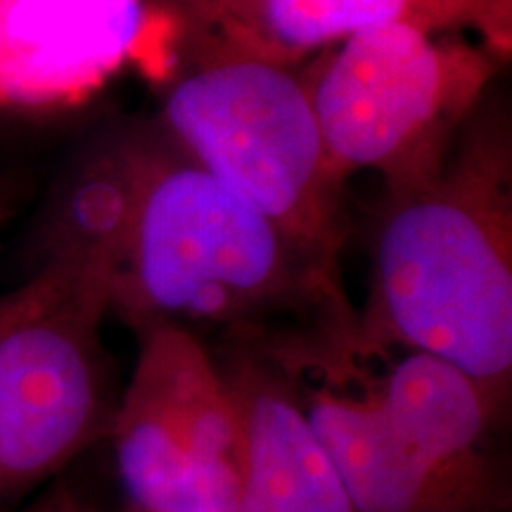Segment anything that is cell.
Segmentation results:
<instances>
[{"label":"cell","mask_w":512,"mask_h":512,"mask_svg":"<svg viewBox=\"0 0 512 512\" xmlns=\"http://www.w3.org/2000/svg\"><path fill=\"white\" fill-rule=\"evenodd\" d=\"M41 266L100 273L136 335L174 325L285 361L356 358V309L323 266L207 174L157 121L81 147L38 223Z\"/></svg>","instance_id":"cell-1"},{"label":"cell","mask_w":512,"mask_h":512,"mask_svg":"<svg viewBox=\"0 0 512 512\" xmlns=\"http://www.w3.org/2000/svg\"><path fill=\"white\" fill-rule=\"evenodd\" d=\"M430 354L498 408L512 377V138L486 95L437 174L384 192L356 358Z\"/></svg>","instance_id":"cell-2"},{"label":"cell","mask_w":512,"mask_h":512,"mask_svg":"<svg viewBox=\"0 0 512 512\" xmlns=\"http://www.w3.org/2000/svg\"><path fill=\"white\" fill-rule=\"evenodd\" d=\"M157 126L207 174L323 266L339 271L351 223L302 67L178 48Z\"/></svg>","instance_id":"cell-3"},{"label":"cell","mask_w":512,"mask_h":512,"mask_svg":"<svg viewBox=\"0 0 512 512\" xmlns=\"http://www.w3.org/2000/svg\"><path fill=\"white\" fill-rule=\"evenodd\" d=\"M508 62L465 34L370 29L302 64L332 174L399 192L437 174Z\"/></svg>","instance_id":"cell-4"},{"label":"cell","mask_w":512,"mask_h":512,"mask_svg":"<svg viewBox=\"0 0 512 512\" xmlns=\"http://www.w3.org/2000/svg\"><path fill=\"white\" fill-rule=\"evenodd\" d=\"M100 273L46 264L0 325V505L110 437L119 399L102 323Z\"/></svg>","instance_id":"cell-5"},{"label":"cell","mask_w":512,"mask_h":512,"mask_svg":"<svg viewBox=\"0 0 512 512\" xmlns=\"http://www.w3.org/2000/svg\"><path fill=\"white\" fill-rule=\"evenodd\" d=\"M136 337L110 432L133 512H235L238 432L214 351L174 325Z\"/></svg>","instance_id":"cell-6"},{"label":"cell","mask_w":512,"mask_h":512,"mask_svg":"<svg viewBox=\"0 0 512 512\" xmlns=\"http://www.w3.org/2000/svg\"><path fill=\"white\" fill-rule=\"evenodd\" d=\"M408 24L430 34L475 31L512 55V0H200L176 22L178 48H207L302 67L363 31Z\"/></svg>","instance_id":"cell-7"},{"label":"cell","mask_w":512,"mask_h":512,"mask_svg":"<svg viewBox=\"0 0 512 512\" xmlns=\"http://www.w3.org/2000/svg\"><path fill=\"white\" fill-rule=\"evenodd\" d=\"M147 0H0V112L72 110L143 60Z\"/></svg>","instance_id":"cell-8"},{"label":"cell","mask_w":512,"mask_h":512,"mask_svg":"<svg viewBox=\"0 0 512 512\" xmlns=\"http://www.w3.org/2000/svg\"><path fill=\"white\" fill-rule=\"evenodd\" d=\"M214 356L238 432L235 512H356L292 370L252 342H223Z\"/></svg>","instance_id":"cell-9"},{"label":"cell","mask_w":512,"mask_h":512,"mask_svg":"<svg viewBox=\"0 0 512 512\" xmlns=\"http://www.w3.org/2000/svg\"><path fill=\"white\" fill-rule=\"evenodd\" d=\"M370 384L392 425L456 510L494 512L484 439L503 408L463 370L418 351H406L382 380Z\"/></svg>","instance_id":"cell-10"},{"label":"cell","mask_w":512,"mask_h":512,"mask_svg":"<svg viewBox=\"0 0 512 512\" xmlns=\"http://www.w3.org/2000/svg\"><path fill=\"white\" fill-rule=\"evenodd\" d=\"M299 389L313 432L356 512H458L392 425L373 384L354 394L328 377L323 387L306 389L299 382Z\"/></svg>","instance_id":"cell-11"},{"label":"cell","mask_w":512,"mask_h":512,"mask_svg":"<svg viewBox=\"0 0 512 512\" xmlns=\"http://www.w3.org/2000/svg\"><path fill=\"white\" fill-rule=\"evenodd\" d=\"M24 512H110V510H102L98 505L83 501V498H79L67 489H55L50 491V494L38 498V501Z\"/></svg>","instance_id":"cell-12"},{"label":"cell","mask_w":512,"mask_h":512,"mask_svg":"<svg viewBox=\"0 0 512 512\" xmlns=\"http://www.w3.org/2000/svg\"><path fill=\"white\" fill-rule=\"evenodd\" d=\"M159 5H162V10H166V15L174 19V24L178 19H183L188 12L195 8L200 0H157Z\"/></svg>","instance_id":"cell-13"},{"label":"cell","mask_w":512,"mask_h":512,"mask_svg":"<svg viewBox=\"0 0 512 512\" xmlns=\"http://www.w3.org/2000/svg\"><path fill=\"white\" fill-rule=\"evenodd\" d=\"M17 297H19V290L5 294V297H0V325H3V320L10 316L12 309H15Z\"/></svg>","instance_id":"cell-14"},{"label":"cell","mask_w":512,"mask_h":512,"mask_svg":"<svg viewBox=\"0 0 512 512\" xmlns=\"http://www.w3.org/2000/svg\"><path fill=\"white\" fill-rule=\"evenodd\" d=\"M5 219V209H3V202H0V223Z\"/></svg>","instance_id":"cell-15"}]
</instances>
